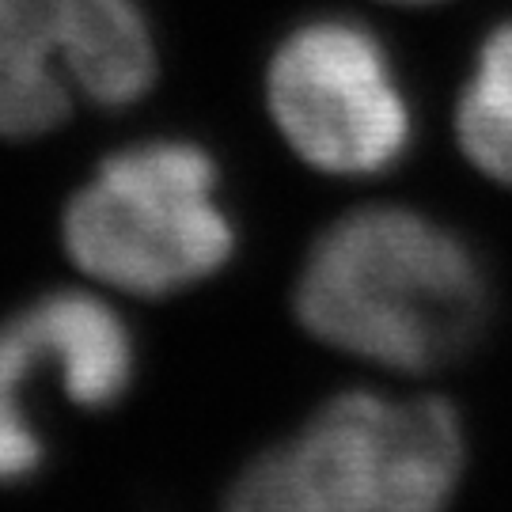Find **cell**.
<instances>
[{
	"instance_id": "7a4b0ae2",
	"label": "cell",
	"mask_w": 512,
	"mask_h": 512,
	"mask_svg": "<svg viewBox=\"0 0 512 512\" xmlns=\"http://www.w3.org/2000/svg\"><path fill=\"white\" fill-rule=\"evenodd\" d=\"M467 440L444 399L346 391L236 478L224 512H444Z\"/></svg>"
},
{
	"instance_id": "ba28073f",
	"label": "cell",
	"mask_w": 512,
	"mask_h": 512,
	"mask_svg": "<svg viewBox=\"0 0 512 512\" xmlns=\"http://www.w3.org/2000/svg\"><path fill=\"white\" fill-rule=\"evenodd\" d=\"M399 4H425V0H399Z\"/></svg>"
},
{
	"instance_id": "8992f818",
	"label": "cell",
	"mask_w": 512,
	"mask_h": 512,
	"mask_svg": "<svg viewBox=\"0 0 512 512\" xmlns=\"http://www.w3.org/2000/svg\"><path fill=\"white\" fill-rule=\"evenodd\" d=\"M133 338L122 315L92 293H46L0 323V486L38 475L46 444L27 395L38 372L65 376V399L107 410L133 384Z\"/></svg>"
},
{
	"instance_id": "5b68a950",
	"label": "cell",
	"mask_w": 512,
	"mask_h": 512,
	"mask_svg": "<svg viewBox=\"0 0 512 512\" xmlns=\"http://www.w3.org/2000/svg\"><path fill=\"white\" fill-rule=\"evenodd\" d=\"M266 99L281 137L323 175H380L410 148V107L380 38L349 19H311L277 46Z\"/></svg>"
},
{
	"instance_id": "52a82bcc",
	"label": "cell",
	"mask_w": 512,
	"mask_h": 512,
	"mask_svg": "<svg viewBox=\"0 0 512 512\" xmlns=\"http://www.w3.org/2000/svg\"><path fill=\"white\" fill-rule=\"evenodd\" d=\"M456 133L482 175L512 186V23L482 42L475 76L459 99Z\"/></svg>"
},
{
	"instance_id": "3957f363",
	"label": "cell",
	"mask_w": 512,
	"mask_h": 512,
	"mask_svg": "<svg viewBox=\"0 0 512 512\" xmlns=\"http://www.w3.org/2000/svg\"><path fill=\"white\" fill-rule=\"evenodd\" d=\"M65 251L84 274L133 296L198 285L236 251L217 202V164L190 141H145L99 164L65 209Z\"/></svg>"
},
{
	"instance_id": "6da1fadb",
	"label": "cell",
	"mask_w": 512,
	"mask_h": 512,
	"mask_svg": "<svg viewBox=\"0 0 512 512\" xmlns=\"http://www.w3.org/2000/svg\"><path fill=\"white\" fill-rule=\"evenodd\" d=\"M296 315L349 357L429 372L475 346L490 285L452 228L403 205H372L330 224L311 247Z\"/></svg>"
},
{
	"instance_id": "277c9868",
	"label": "cell",
	"mask_w": 512,
	"mask_h": 512,
	"mask_svg": "<svg viewBox=\"0 0 512 512\" xmlns=\"http://www.w3.org/2000/svg\"><path fill=\"white\" fill-rule=\"evenodd\" d=\"M156 80L137 0H0V137L54 133L76 99L129 107Z\"/></svg>"
}]
</instances>
